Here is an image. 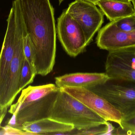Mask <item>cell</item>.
Listing matches in <instances>:
<instances>
[{"instance_id": "obj_1", "label": "cell", "mask_w": 135, "mask_h": 135, "mask_svg": "<svg viewBox=\"0 0 135 135\" xmlns=\"http://www.w3.org/2000/svg\"><path fill=\"white\" fill-rule=\"evenodd\" d=\"M28 34L35 51L36 75L46 76L53 70L56 53L54 9L50 0H20Z\"/></svg>"}, {"instance_id": "obj_2", "label": "cell", "mask_w": 135, "mask_h": 135, "mask_svg": "<svg viewBox=\"0 0 135 135\" xmlns=\"http://www.w3.org/2000/svg\"><path fill=\"white\" fill-rule=\"evenodd\" d=\"M50 118L72 124L78 130L105 124L108 122L61 89L54 103Z\"/></svg>"}, {"instance_id": "obj_3", "label": "cell", "mask_w": 135, "mask_h": 135, "mask_svg": "<svg viewBox=\"0 0 135 135\" xmlns=\"http://www.w3.org/2000/svg\"><path fill=\"white\" fill-rule=\"evenodd\" d=\"M87 89L107 100L123 118L135 113V82L109 78L104 83Z\"/></svg>"}, {"instance_id": "obj_4", "label": "cell", "mask_w": 135, "mask_h": 135, "mask_svg": "<svg viewBox=\"0 0 135 135\" xmlns=\"http://www.w3.org/2000/svg\"><path fill=\"white\" fill-rule=\"evenodd\" d=\"M7 28L0 53V91L15 55L25 22L20 0H13L7 19Z\"/></svg>"}, {"instance_id": "obj_5", "label": "cell", "mask_w": 135, "mask_h": 135, "mask_svg": "<svg viewBox=\"0 0 135 135\" xmlns=\"http://www.w3.org/2000/svg\"><path fill=\"white\" fill-rule=\"evenodd\" d=\"M59 90L36 101L24 104L16 102L11 105L8 112L12 116L7 125L20 129L24 123L50 118L53 105Z\"/></svg>"}, {"instance_id": "obj_6", "label": "cell", "mask_w": 135, "mask_h": 135, "mask_svg": "<svg viewBox=\"0 0 135 135\" xmlns=\"http://www.w3.org/2000/svg\"><path fill=\"white\" fill-rule=\"evenodd\" d=\"M56 29L59 39L69 55L75 57L83 52L87 46L84 32L66 9L58 18Z\"/></svg>"}, {"instance_id": "obj_7", "label": "cell", "mask_w": 135, "mask_h": 135, "mask_svg": "<svg viewBox=\"0 0 135 135\" xmlns=\"http://www.w3.org/2000/svg\"><path fill=\"white\" fill-rule=\"evenodd\" d=\"M25 24L19 35L15 55L0 91V106L8 108L20 93L19 82L22 63L24 58L23 39L27 34Z\"/></svg>"}, {"instance_id": "obj_8", "label": "cell", "mask_w": 135, "mask_h": 135, "mask_svg": "<svg viewBox=\"0 0 135 135\" xmlns=\"http://www.w3.org/2000/svg\"><path fill=\"white\" fill-rule=\"evenodd\" d=\"M81 27L89 45L104 22V14L97 5L85 0H75L66 9Z\"/></svg>"}, {"instance_id": "obj_9", "label": "cell", "mask_w": 135, "mask_h": 135, "mask_svg": "<svg viewBox=\"0 0 135 135\" xmlns=\"http://www.w3.org/2000/svg\"><path fill=\"white\" fill-rule=\"evenodd\" d=\"M84 104L105 121L121 125L122 115L102 97L86 88L64 86L60 88Z\"/></svg>"}, {"instance_id": "obj_10", "label": "cell", "mask_w": 135, "mask_h": 135, "mask_svg": "<svg viewBox=\"0 0 135 135\" xmlns=\"http://www.w3.org/2000/svg\"><path fill=\"white\" fill-rule=\"evenodd\" d=\"M105 69L109 78L135 82V47L109 52Z\"/></svg>"}, {"instance_id": "obj_11", "label": "cell", "mask_w": 135, "mask_h": 135, "mask_svg": "<svg viewBox=\"0 0 135 135\" xmlns=\"http://www.w3.org/2000/svg\"><path fill=\"white\" fill-rule=\"evenodd\" d=\"M97 44L99 48L109 52L135 47V31H122L111 21L98 31Z\"/></svg>"}, {"instance_id": "obj_12", "label": "cell", "mask_w": 135, "mask_h": 135, "mask_svg": "<svg viewBox=\"0 0 135 135\" xmlns=\"http://www.w3.org/2000/svg\"><path fill=\"white\" fill-rule=\"evenodd\" d=\"M109 77L106 73H76L55 78L59 88L64 86L89 89L105 82Z\"/></svg>"}, {"instance_id": "obj_13", "label": "cell", "mask_w": 135, "mask_h": 135, "mask_svg": "<svg viewBox=\"0 0 135 135\" xmlns=\"http://www.w3.org/2000/svg\"><path fill=\"white\" fill-rule=\"evenodd\" d=\"M74 128L72 124L47 118L24 123L20 129L33 135H65Z\"/></svg>"}, {"instance_id": "obj_14", "label": "cell", "mask_w": 135, "mask_h": 135, "mask_svg": "<svg viewBox=\"0 0 135 135\" xmlns=\"http://www.w3.org/2000/svg\"><path fill=\"white\" fill-rule=\"evenodd\" d=\"M97 5L110 21L135 14L134 8L131 2L99 0Z\"/></svg>"}, {"instance_id": "obj_15", "label": "cell", "mask_w": 135, "mask_h": 135, "mask_svg": "<svg viewBox=\"0 0 135 135\" xmlns=\"http://www.w3.org/2000/svg\"><path fill=\"white\" fill-rule=\"evenodd\" d=\"M114 128L111 124L107 122L105 124L92 127L85 129L74 130L67 132L66 135H108L113 134Z\"/></svg>"}, {"instance_id": "obj_16", "label": "cell", "mask_w": 135, "mask_h": 135, "mask_svg": "<svg viewBox=\"0 0 135 135\" xmlns=\"http://www.w3.org/2000/svg\"><path fill=\"white\" fill-rule=\"evenodd\" d=\"M36 75L35 71L31 66L24 57L21 66L19 82L20 92L27 86L33 82Z\"/></svg>"}, {"instance_id": "obj_17", "label": "cell", "mask_w": 135, "mask_h": 135, "mask_svg": "<svg viewBox=\"0 0 135 135\" xmlns=\"http://www.w3.org/2000/svg\"><path fill=\"white\" fill-rule=\"evenodd\" d=\"M115 132L116 134L135 135V113L123 118L119 128Z\"/></svg>"}, {"instance_id": "obj_18", "label": "cell", "mask_w": 135, "mask_h": 135, "mask_svg": "<svg viewBox=\"0 0 135 135\" xmlns=\"http://www.w3.org/2000/svg\"><path fill=\"white\" fill-rule=\"evenodd\" d=\"M113 21L116 26L122 31H135V15L125 17Z\"/></svg>"}, {"instance_id": "obj_19", "label": "cell", "mask_w": 135, "mask_h": 135, "mask_svg": "<svg viewBox=\"0 0 135 135\" xmlns=\"http://www.w3.org/2000/svg\"><path fill=\"white\" fill-rule=\"evenodd\" d=\"M23 52L25 58L29 63L31 66L35 69V51L32 43L28 34L24 38Z\"/></svg>"}, {"instance_id": "obj_20", "label": "cell", "mask_w": 135, "mask_h": 135, "mask_svg": "<svg viewBox=\"0 0 135 135\" xmlns=\"http://www.w3.org/2000/svg\"><path fill=\"white\" fill-rule=\"evenodd\" d=\"M1 128L0 135H31L28 132L8 125L4 127H1Z\"/></svg>"}, {"instance_id": "obj_21", "label": "cell", "mask_w": 135, "mask_h": 135, "mask_svg": "<svg viewBox=\"0 0 135 135\" xmlns=\"http://www.w3.org/2000/svg\"><path fill=\"white\" fill-rule=\"evenodd\" d=\"M8 108L6 107L3 108L0 106V129L1 128V124L6 115Z\"/></svg>"}, {"instance_id": "obj_22", "label": "cell", "mask_w": 135, "mask_h": 135, "mask_svg": "<svg viewBox=\"0 0 135 135\" xmlns=\"http://www.w3.org/2000/svg\"><path fill=\"white\" fill-rule=\"evenodd\" d=\"M85 1H87L91 2V3H93L96 5H97L98 2V0H85Z\"/></svg>"}, {"instance_id": "obj_23", "label": "cell", "mask_w": 135, "mask_h": 135, "mask_svg": "<svg viewBox=\"0 0 135 135\" xmlns=\"http://www.w3.org/2000/svg\"><path fill=\"white\" fill-rule=\"evenodd\" d=\"M112 1H117L122 2H131V0H112Z\"/></svg>"}, {"instance_id": "obj_24", "label": "cell", "mask_w": 135, "mask_h": 135, "mask_svg": "<svg viewBox=\"0 0 135 135\" xmlns=\"http://www.w3.org/2000/svg\"><path fill=\"white\" fill-rule=\"evenodd\" d=\"M132 2L133 3V5L134 7H135V0H133L132 1Z\"/></svg>"}, {"instance_id": "obj_25", "label": "cell", "mask_w": 135, "mask_h": 135, "mask_svg": "<svg viewBox=\"0 0 135 135\" xmlns=\"http://www.w3.org/2000/svg\"><path fill=\"white\" fill-rule=\"evenodd\" d=\"M59 1V4H61V3H62V2L63 1H65V0H58Z\"/></svg>"}, {"instance_id": "obj_26", "label": "cell", "mask_w": 135, "mask_h": 135, "mask_svg": "<svg viewBox=\"0 0 135 135\" xmlns=\"http://www.w3.org/2000/svg\"><path fill=\"white\" fill-rule=\"evenodd\" d=\"M134 8L135 11V7H134Z\"/></svg>"}, {"instance_id": "obj_27", "label": "cell", "mask_w": 135, "mask_h": 135, "mask_svg": "<svg viewBox=\"0 0 135 135\" xmlns=\"http://www.w3.org/2000/svg\"><path fill=\"white\" fill-rule=\"evenodd\" d=\"M133 1V0H131L132 2V1Z\"/></svg>"}]
</instances>
